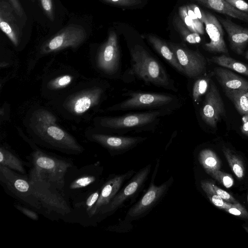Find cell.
<instances>
[{
	"label": "cell",
	"mask_w": 248,
	"mask_h": 248,
	"mask_svg": "<svg viewBox=\"0 0 248 248\" xmlns=\"http://www.w3.org/2000/svg\"><path fill=\"white\" fill-rule=\"evenodd\" d=\"M130 68L123 75V79L131 81L137 79L145 84L177 92L174 80L162 63L140 45L129 49Z\"/></svg>",
	"instance_id": "cell-1"
},
{
	"label": "cell",
	"mask_w": 248,
	"mask_h": 248,
	"mask_svg": "<svg viewBox=\"0 0 248 248\" xmlns=\"http://www.w3.org/2000/svg\"><path fill=\"white\" fill-rule=\"evenodd\" d=\"M29 157L31 166L29 176L46 182L62 193L65 173L74 165L73 162L38 148L33 149Z\"/></svg>",
	"instance_id": "cell-2"
},
{
	"label": "cell",
	"mask_w": 248,
	"mask_h": 248,
	"mask_svg": "<svg viewBox=\"0 0 248 248\" xmlns=\"http://www.w3.org/2000/svg\"><path fill=\"white\" fill-rule=\"evenodd\" d=\"M173 111L158 109L129 113L118 116L103 117L100 118L99 124L106 131L120 135L131 131L139 132L153 130L163 117Z\"/></svg>",
	"instance_id": "cell-3"
},
{
	"label": "cell",
	"mask_w": 248,
	"mask_h": 248,
	"mask_svg": "<svg viewBox=\"0 0 248 248\" xmlns=\"http://www.w3.org/2000/svg\"><path fill=\"white\" fill-rule=\"evenodd\" d=\"M103 171L99 161L80 168L73 165L65 173L62 194L69 202L95 189L104 182Z\"/></svg>",
	"instance_id": "cell-4"
},
{
	"label": "cell",
	"mask_w": 248,
	"mask_h": 248,
	"mask_svg": "<svg viewBox=\"0 0 248 248\" xmlns=\"http://www.w3.org/2000/svg\"><path fill=\"white\" fill-rule=\"evenodd\" d=\"M127 98L110 108L109 111L168 109L174 111L181 106L176 95L168 93L128 91L122 94Z\"/></svg>",
	"instance_id": "cell-5"
},
{
	"label": "cell",
	"mask_w": 248,
	"mask_h": 248,
	"mask_svg": "<svg viewBox=\"0 0 248 248\" xmlns=\"http://www.w3.org/2000/svg\"><path fill=\"white\" fill-rule=\"evenodd\" d=\"M29 177L45 216L63 220L68 215L72 207L61 192L43 180L29 176Z\"/></svg>",
	"instance_id": "cell-6"
},
{
	"label": "cell",
	"mask_w": 248,
	"mask_h": 248,
	"mask_svg": "<svg viewBox=\"0 0 248 248\" xmlns=\"http://www.w3.org/2000/svg\"><path fill=\"white\" fill-rule=\"evenodd\" d=\"M33 130L36 139L42 145L61 152L78 155L84 150L83 147L71 135L56 124H34Z\"/></svg>",
	"instance_id": "cell-7"
},
{
	"label": "cell",
	"mask_w": 248,
	"mask_h": 248,
	"mask_svg": "<svg viewBox=\"0 0 248 248\" xmlns=\"http://www.w3.org/2000/svg\"><path fill=\"white\" fill-rule=\"evenodd\" d=\"M0 181L3 187L19 202L43 214L29 176L0 165Z\"/></svg>",
	"instance_id": "cell-8"
},
{
	"label": "cell",
	"mask_w": 248,
	"mask_h": 248,
	"mask_svg": "<svg viewBox=\"0 0 248 248\" xmlns=\"http://www.w3.org/2000/svg\"><path fill=\"white\" fill-rule=\"evenodd\" d=\"M158 166L159 162L156 164L148 189L140 200L128 210L124 218L125 222L139 219L148 214L165 197L171 186L173 183L172 177L159 186L155 185L154 180Z\"/></svg>",
	"instance_id": "cell-9"
},
{
	"label": "cell",
	"mask_w": 248,
	"mask_h": 248,
	"mask_svg": "<svg viewBox=\"0 0 248 248\" xmlns=\"http://www.w3.org/2000/svg\"><path fill=\"white\" fill-rule=\"evenodd\" d=\"M151 170V165L149 164L135 173L126 185L123 187L115 195L110 202L103 208L96 218V223L111 215L124 203L140 193L146 182Z\"/></svg>",
	"instance_id": "cell-10"
},
{
	"label": "cell",
	"mask_w": 248,
	"mask_h": 248,
	"mask_svg": "<svg viewBox=\"0 0 248 248\" xmlns=\"http://www.w3.org/2000/svg\"><path fill=\"white\" fill-rule=\"evenodd\" d=\"M96 62L98 68L108 77L118 78L122 76L121 53L114 31L109 32L107 41L100 47Z\"/></svg>",
	"instance_id": "cell-11"
},
{
	"label": "cell",
	"mask_w": 248,
	"mask_h": 248,
	"mask_svg": "<svg viewBox=\"0 0 248 248\" xmlns=\"http://www.w3.org/2000/svg\"><path fill=\"white\" fill-rule=\"evenodd\" d=\"M87 33L81 25L71 24L59 31L41 47L43 53L58 51L68 47L77 48L86 39Z\"/></svg>",
	"instance_id": "cell-12"
},
{
	"label": "cell",
	"mask_w": 248,
	"mask_h": 248,
	"mask_svg": "<svg viewBox=\"0 0 248 248\" xmlns=\"http://www.w3.org/2000/svg\"><path fill=\"white\" fill-rule=\"evenodd\" d=\"M168 45L174 53L185 76L195 78L205 72L207 61L198 50H191L183 45L172 43H169Z\"/></svg>",
	"instance_id": "cell-13"
},
{
	"label": "cell",
	"mask_w": 248,
	"mask_h": 248,
	"mask_svg": "<svg viewBox=\"0 0 248 248\" xmlns=\"http://www.w3.org/2000/svg\"><path fill=\"white\" fill-rule=\"evenodd\" d=\"M102 184L95 189L71 201V211L63 220L79 223L84 226H93L92 212Z\"/></svg>",
	"instance_id": "cell-14"
},
{
	"label": "cell",
	"mask_w": 248,
	"mask_h": 248,
	"mask_svg": "<svg viewBox=\"0 0 248 248\" xmlns=\"http://www.w3.org/2000/svg\"><path fill=\"white\" fill-rule=\"evenodd\" d=\"M135 173L130 170L121 174H110L104 181L98 199L92 212L93 226L97 225L96 218L101 211L107 206L121 189L124 183Z\"/></svg>",
	"instance_id": "cell-15"
},
{
	"label": "cell",
	"mask_w": 248,
	"mask_h": 248,
	"mask_svg": "<svg viewBox=\"0 0 248 248\" xmlns=\"http://www.w3.org/2000/svg\"><path fill=\"white\" fill-rule=\"evenodd\" d=\"M88 139L106 149L111 155L124 153L146 139L141 137L123 136L99 133L91 134L88 136Z\"/></svg>",
	"instance_id": "cell-16"
},
{
	"label": "cell",
	"mask_w": 248,
	"mask_h": 248,
	"mask_svg": "<svg viewBox=\"0 0 248 248\" xmlns=\"http://www.w3.org/2000/svg\"><path fill=\"white\" fill-rule=\"evenodd\" d=\"M225 114V106L222 97L216 85L211 80L200 110V116L207 125L215 128Z\"/></svg>",
	"instance_id": "cell-17"
},
{
	"label": "cell",
	"mask_w": 248,
	"mask_h": 248,
	"mask_svg": "<svg viewBox=\"0 0 248 248\" xmlns=\"http://www.w3.org/2000/svg\"><path fill=\"white\" fill-rule=\"evenodd\" d=\"M202 23L205 24V30L210 41L204 45V48L212 53L228 54L223 37L222 25L218 19L213 14L204 12Z\"/></svg>",
	"instance_id": "cell-18"
},
{
	"label": "cell",
	"mask_w": 248,
	"mask_h": 248,
	"mask_svg": "<svg viewBox=\"0 0 248 248\" xmlns=\"http://www.w3.org/2000/svg\"><path fill=\"white\" fill-rule=\"evenodd\" d=\"M101 87H94L79 92L72 96L66 102V107L75 114H81L97 105L103 95Z\"/></svg>",
	"instance_id": "cell-19"
},
{
	"label": "cell",
	"mask_w": 248,
	"mask_h": 248,
	"mask_svg": "<svg viewBox=\"0 0 248 248\" xmlns=\"http://www.w3.org/2000/svg\"><path fill=\"white\" fill-rule=\"evenodd\" d=\"M11 6L5 0L0 1V28L15 46L20 43L21 32Z\"/></svg>",
	"instance_id": "cell-20"
},
{
	"label": "cell",
	"mask_w": 248,
	"mask_h": 248,
	"mask_svg": "<svg viewBox=\"0 0 248 248\" xmlns=\"http://www.w3.org/2000/svg\"><path fill=\"white\" fill-rule=\"evenodd\" d=\"M226 31L231 49L242 54L248 44V28L238 25L228 18L218 19Z\"/></svg>",
	"instance_id": "cell-21"
},
{
	"label": "cell",
	"mask_w": 248,
	"mask_h": 248,
	"mask_svg": "<svg viewBox=\"0 0 248 248\" xmlns=\"http://www.w3.org/2000/svg\"><path fill=\"white\" fill-rule=\"evenodd\" d=\"M215 77L224 89H248V81L222 67L214 70Z\"/></svg>",
	"instance_id": "cell-22"
},
{
	"label": "cell",
	"mask_w": 248,
	"mask_h": 248,
	"mask_svg": "<svg viewBox=\"0 0 248 248\" xmlns=\"http://www.w3.org/2000/svg\"><path fill=\"white\" fill-rule=\"evenodd\" d=\"M215 11L248 23V14L240 11L225 0H194Z\"/></svg>",
	"instance_id": "cell-23"
},
{
	"label": "cell",
	"mask_w": 248,
	"mask_h": 248,
	"mask_svg": "<svg viewBox=\"0 0 248 248\" xmlns=\"http://www.w3.org/2000/svg\"><path fill=\"white\" fill-rule=\"evenodd\" d=\"M147 39L153 48L176 71L184 75L183 68L168 44L153 35H148Z\"/></svg>",
	"instance_id": "cell-24"
},
{
	"label": "cell",
	"mask_w": 248,
	"mask_h": 248,
	"mask_svg": "<svg viewBox=\"0 0 248 248\" xmlns=\"http://www.w3.org/2000/svg\"><path fill=\"white\" fill-rule=\"evenodd\" d=\"M25 163L19 157L8 147H0V165L9 168L19 173L26 175Z\"/></svg>",
	"instance_id": "cell-25"
},
{
	"label": "cell",
	"mask_w": 248,
	"mask_h": 248,
	"mask_svg": "<svg viewBox=\"0 0 248 248\" xmlns=\"http://www.w3.org/2000/svg\"><path fill=\"white\" fill-rule=\"evenodd\" d=\"M227 97L232 102L238 112L248 116V89H224Z\"/></svg>",
	"instance_id": "cell-26"
},
{
	"label": "cell",
	"mask_w": 248,
	"mask_h": 248,
	"mask_svg": "<svg viewBox=\"0 0 248 248\" xmlns=\"http://www.w3.org/2000/svg\"><path fill=\"white\" fill-rule=\"evenodd\" d=\"M210 61L221 67L231 69L248 77V65L230 56L222 54L212 57Z\"/></svg>",
	"instance_id": "cell-27"
},
{
	"label": "cell",
	"mask_w": 248,
	"mask_h": 248,
	"mask_svg": "<svg viewBox=\"0 0 248 248\" xmlns=\"http://www.w3.org/2000/svg\"><path fill=\"white\" fill-rule=\"evenodd\" d=\"M199 160L206 172L209 175L213 171L219 170L220 161L214 152L208 149L200 151Z\"/></svg>",
	"instance_id": "cell-28"
},
{
	"label": "cell",
	"mask_w": 248,
	"mask_h": 248,
	"mask_svg": "<svg viewBox=\"0 0 248 248\" xmlns=\"http://www.w3.org/2000/svg\"><path fill=\"white\" fill-rule=\"evenodd\" d=\"M222 151L232 171L238 178H242L245 175V167L241 159L229 148L223 147Z\"/></svg>",
	"instance_id": "cell-29"
},
{
	"label": "cell",
	"mask_w": 248,
	"mask_h": 248,
	"mask_svg": "<svg viewBox=\"0 0 248 248\" xmlns=\"http://www.w3.org/2000/svg\"><path fill=\"white\" fill-rule=\"evenodd\" d=\"M210 75L198 78L194 82L192 91V96L194 102L197 103L201 97L206 94L210 87L211 82Z\"/></svg>",
	"instance_id": "cell-30"
},
{
	"label": "cell",
	"mask_w": 248,
	"mask_h": 248,
	"mask_svg": "<svg viewBox=\"0 0 248 248\" xmlns=\"http://www.w3.org/2000/svg\"><path fill=\"white\" fill-rule=\"evenodd\" d=\"M174 25L184 40L189 44H198L201 41L199 33L191 31L184 24L182 19L176 17L174 19Z\"/></svg>",
	"instance_id": "cell-31"
},
{
	"label": "cell",
	"mask_w": 248,
	"mask_h": 248,
	"mask_svg": "<svg viewBox=\"0 0 248 248\" xmlns=\"http://www.w3.org/2000/svg\"><path fill=\"white\" fill-rule=\"evenodd\" d=\"M201 184L206 186L214 193L223 199L225 202L232 203L238 202L229 193L219 188L211 181L202 180L201 182Z\"/></svg>",
	"instance_id": "cell-32"
},
{
	"label": "cell",
	"mask_w": 248,
	"mask_h": 248,
	"mask_svg": "<svg viewBox=\"0 0 248 248\" xmlns=\"http://www.w3.org/2000/svg\"><path fill=\"white\" fill-rule=\"evenodd\" d=\"M201 186L208 199L215 206L220 209H223L224 210L231 206L232 203L225 202L223 199L214 193L204 185L201 184Z\"/></svg>",
	"instance_id": "cell-33"
},
{
	"label": "cell",
	"mask_w": 248,
	"mask_h": 248,
	"mask_svg": "<svg viewBox=\"0 0 248 248\" xmlns=\"http://www.w3.org/2000/svg\"><path fill=\"white\" fill-rule=\"evenodd\" d=\"M34 124H56V118L49 111L46 110H39L34 114Z\"/></svg>",
	"instance_id": "cell-34"
},
{
	"label": "cell",
	"mask_w": 248,
	"mask_h": 248,
	"mask_svg": "<svg viewBox=\"0 0 248 248\" xmlns=\"http://www.w3.org/2000/svg\"><path fill=\"white\" fill-rule=\"evenodd\" d=\"M212 177L222 184L226 188H230L233 185V180L232 176L219 170L212 172L210 174Z\"/></svg>",
	"instance_id": "cell-35"
},
{
	"label": "cell",
	"mask_w": 248,
	"mask_h": 248,
	"mask_svg": "<svg viewBox=\"0 0 248 248\" xmlns=\"http://www.w3.org/2000/svg\"><path fill=\"white\" fill-rule=\"evenodd\" d=\"M44 12L48 19L53 21L55 19L54 8L52 0H38Z\"/></svg>",
	"instance_id": "cell-36"
},
{
	"label": "cell",
	"mask_w": 248,
	"mask_h": 248,
	"mask_svg": "<svg viewBox=\"0 0 248 248\" xmlns=\"http://www.w3.org/2000/svg\"><path fill=\"white\" fill-rule=\"evenodd\" d=\"M72 77L68 75L60 76L51 82L50 87L55 89L65 87L72 82Z\"/></svg>",
	"instance_id": "cell-37"
},
{
	"label": "cell",
	"mask_w": 248,
	"mask_h": 248,
	"mask_svg": "<svg viewBox=\"0 0 248 248\" xmlns=\"http://www.w3.org/2000/svg\"><path fill=\"white\" fill-rule=\"evenodd\" d=\"M225 210L232 215L243 218H248V212L246 209L238 202L232 203L231 206Z\"/></svg>",
	"instance_id": "cell-38"
},
{
	"label": "cell",
	"mask_w": 248,
	"mask_h": 248,
	"mask_svg": "<svg viewBox=\"0 0 248 248\" xmlns=\"http://www.w3.org/2000/svg\"><path fill=\"white\" fill-rule=\"evenodd\" d=\"M186 6L187 14L193 21L196 32L200 34H204V31L203 23L198 18L193 10L190 7L189 5Z\"/></svg>",
	"instance_id": "cell-39"
},
{
	"label": "cell",
	"mask_w": 248,
	"mask_h": 248,
	"mask_svg": "<svg viewBox=\"0 0 248 248\" xmlns=\"http://www.w3.org/2000/svg\"><path fill=\"white\" fill-rule=\"evenodd\" d=\"M179 13L182 20L185 26L192 32H196L194 27L193 21L187 14L186 6H183L179 8ZM197 33V32H196Z\"/></svg>",
	"instance_id": "cell-40"
},
{
	"label": "cell",
	"mask_w": 248,
	"mask_h": 248,
	"mask_svg": "<svg viewBox=\"0 0 248 248\" xmlns=\"http://www.w3.org/2000/svg\"><path fill=\"white\" fill-rule=\"evenodd\" d=\"M15 14L23 21L27 20L25 13L19 0H8Z\"/></svg>",
	"instance_id": "cell-41"
},
{
	"label": "cell",
	"mask_w": 248,
	"mask_h": 248,
	"mask_svg": "<svg viewBox=\"0 0 248 248\" xmlns=\"http://www.w3.org/2000/svg\"><path fill=\"white\" fill-rule=\"evenodd\" d=\"M14 206L26 216L34 221L39 219V216L37 213L31 209L27 207L21 205L19 204H16Z\"/></svg>",
	"instance_id": "cell-42"
},
{
	"label": "cell",
	"mask_w": 248,
	"mask_h": 248,
	"mask_svg": "<svg viewBox=\"0 0 248 248\" xmlns=\"http://www.w3.org/2000/svg\"><path fill=\"white\" fill-rule=\"evenodd\" d=\"M102 1L113 5L130 6L139 4L141 3L140 0H102Z\"/></svg>",
	"instance_id": "cell-43"
},
{
	"label": "cell",
	"mask_w": 248,
	"mask_h": 248,
	"mask_svg": "<svg viewBox=\"0 0 248 248\" xmlns=\"http://www.w3.org/2000/svg\"><path fill=\"white\" fill-rule=\"evenodd\" d=\"M236 9L248 14V3L244 0H225Z\"/></svg>",
	"instance_id": "cell-44"
},
{
	"label": "cell",
	"mask_w": 248,
	"mask_h": 248,
	"mask_svg": "<svg viewBox=\"0 0 248 248\" xmlns=\"http://www.w3.org/2000/svg\"><path fill=\"white\" fill-rule=\"evenodd\" d=\"M189 6L193 10L198 18L202 22L204 17V11L201 10L199 7L195 4H190Z\"/></svg>",
	"instance_id": "cell-45"
},
{
	"label": "cell",
	"mask_w": 248,
	"mask_h": 248,
	"mask_svg": "<svg viewBox=\"0 0 248 248\" xmlns=\"http://www.w3.org/2000/svg\"><path fill=\"white\" fill-rule=\"evenodd\" d=\"M245 58L248 60V50H247L245 54Z\"/></svg>",
	"instance_id": "cell-46"
},
{
	"label": "cell",
	"mask_w": 248,
	"mask_h": 248,
	"mask_svg": "<svg viewBox=\"0 0 248 248\" xmlns=\"http://www.w3.org/2000/svg\"><path fill=\"white\" fill-rule=\"evenodd\" d=\"M31 2H34L35 1V0H30Z\"/></svg>",
	"instance_id": "cell-47"
},
{
	"label": "cell",
	"mask_w": 248,
	"mask_h": 248,
	"mask_svg": "<svg viewBox=\"0 0 248 248\" xmlns=\"http://www.w3.org/2000/svg\"></svg>",
	"instance_id": "cell-48"
}]
</instances>
